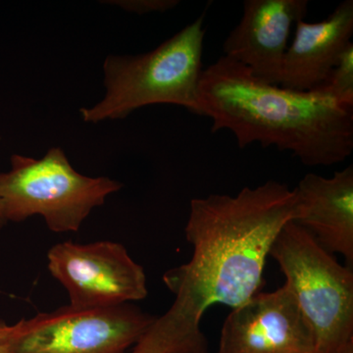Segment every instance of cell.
Returning a JSON list of instances; mask_svg holds the SVG:
<instances>
[{
    "mask_svg": "<svg viewBox=\"0 0 353 353\" xmlns=\"http://www.w3.org/2000/svg\"><path fill=\"white\" fill-rule=\"evenodd\" d=\"M203 23L204 14L145 54L106 58V94L92 108H81L83 122L124 119L132 111L152 104H174L201 115Z\"/></svg>",
    "mask_w": 353,
    "mask_h": 353,
    "instance_id": "cell-3",
    "label": "cell"
},
{
    "mask_svg": "<svg viewBox=\"0 0 353 353\" xmlns=\"http://www.w3.org/2000/svg\"><path fill=\"white\" fill-rule=\"evenodd\" d=\"M353 1L341 2L326 19L296 24L283 63L280 87L308 92L319 85L352 43Z\"/></svg>",
    "mask_w": 353,
    "mask_h": 353,
    "instance_id": "cell-11",
    "label": "cell"
},
{
    "mask_svg": "<svg viewBox=\"0 0 353 353\" xmlns=\"http://www.w3.org/2000/svg\"><path fill=\"white\" fill-rule=\"evenodd\" d=\"M312 90L353 110V43H350L323 82Z\"/></svg>",
    "mask_w": 353,
    "mask_h": 353,
    "instance_id": "cell-12",
    "label": "cell"
},
{
    "mask_svg": "<svg viewBox=\"0 0 353 353\" xmlns=\"http://www.w3.org/2000/svg\"><path fill=\"white\" fill-rule=\"evenodd\" d=\"M307 0H245L243 17L223 44L224 57L259 80L280 85L292 28L305 19Z\"/></svg>",
    "mask_w": 353,
    "mask_h": 353,
    "instance_id": "cell-9",
    "label": "cell"
},
{
    "mask_svg": "<svg viewBox=\"0 0 353 353\" xmlns=\"http://www.w3.org/2000/svg\"><path fill=\"white\" fill-rule=\"evenodd\" d=\"M48 261L51 276L66 290L72 307H115L148 296L145 270L119 243L64 241L48 250Z\"/></svg>",
    "mask_w": 353,
    "mask_h": 353,
    "instance_id": "cell-7",
    "label": "cell"
},
{
    "mask_svg": "<svg viewBox=\"0 0 353 353\" xmlns=\"http://www.w3.org/2000/svg\"><path fill=\"white\" fill-rule=\"evenodd\" d=\"M294 202V190L276 181L234 196L192 199L185 229L192 257L163 276L175 301L130 353H209L202 318L216 304L240 307L260 292L267 257L292 221Z\"/></svg>",
    "mask_w": 353,
    "mask_h": 353,
    "instance_id": "cell-1",
    "label": "cell"
},
{
    "mask_svg": "<svg viewBox=\"0 0 353 353\" xmlns=\"http://www.w3.org/2000/svg\"><path fill=\"white\" fill-rule=\"evenodd\" d=\"M292 222L312 234L325 250L353 264V167L330 178L308 173L294 189Z\"/></svg>",
    "mask_w": 353,
    "mask_h": 353,
    "instance_id": "cell-10",
    "label": "cell"
},
{
    "mask_svg": "<svg viewBox=\"0 0 353 353\" xmlns=\"http://www.w3.org/2000/svg\"><path fill=\"white\" fill-rule=\"evenodd\" d=\"M122 187L78 173L63 150L52 148L41 159L12 155L10 171L0 173V201L6 222L39 215L51 232L63 234L78 232L92 209Z\"/></svg>",
    "mask_w": 353,
    "mask_h": 353,
    "instance_id": "cell-5",
    "label": "cell"
},
{
    "mask_svg": "<svg viewBox=\"0 0 353 353\" xmlns=\"http://www.w3.org/2000/svg\"><path fill=\"white\" fill-rule=\"evenodd\" d=\"M216 353H314V340L287 285L259 292L228 315Z\"/></svg>",
    "mask_w": 353,
    "mask_h": 353,
    "instance_id": "cell-8",
    "label": "cell"
},
{
    "mask_svg": "<svg viewBox=\"0 0 353 353\" xmlns=\"http://www.w3.org/2000/svg\"><path fill=\"white\" fill-rule=\"evenodd\" d=\"M199 105L212 120L211 131L233 132L240 148L275 146L312 167L341 163L352 153L353 110L314 90L263 82L226 57L202 71Z\"/></svg>",
    "mask_w": 353,
    "mask_h": 353,
    "instance_id": "cell-2",
    "label": "cell"
},
{
    "mask_svg": "<svg viewBox=\"0 0 353 353\" xmlns=\"http://www.w3.org/2000/svg\"><path fill=\"white\" fill-rule=\"evenodd\" d=\"M154 320L132 303L63 306L20 320L12 353H130Z\"/></svg>",
    "mask_w": 353,
    "mask_h": 353,
    "instance_id": "cell-6",
    "label": "cell"
},
{
    "mask_svg": "<svg viewBox=\"0 0 353 353\" xmlns=\"http://www.w3.org/2000/svg\"><path fill=\"white\" fill-rule=\"evenodd\" d=\"M6 220L4 219L3 213H2L1 201H0V228L6 224Z\"/></svg>",
    "mask_w": 353,
    "mask_h": 353,
    "instance_id": "cell-15",
    "label": "cell"
},
{
    "mask_svg": "<svg viewBox=\"0 0 353 353\" xmlns=\"http://www.w3.org/2000/svg\"><path fill=\"white\" fill-rule=\"evenodd\" d=\"M314 340V353H353V273L312 234L287 223L269 252Z\"/></svg>",
    "mask_w": 353,
    "mask_h": 353,
    "instance_id": "cell-4",
    "label": "cell"
},
{
    "mask_svg": "<svg viewBox=\"0 0 353 353\" xmlns=\"http://www.w3.org/2000/svg\"><path fill=\"white\" fill-rule=\"evenodd\" d=\"M118 6L128 11L138 14L150 12H165L170 10L179 4L176 0H132V1H119Z\"/></svg>",
    "mask_w": 353,
    "mask_h": 353,
    "instance_id": "cell-13",
    "label": "cell"
},
{
    "mask_svg": "<svg viewBox=\"0 0 353 353\" xmlns=\"http://www.w3.org/2000/svg\"><path fill=\"white\" fill-rule=\"evenodd\" d=\"M17 330V323L9 326L6 323L0 322V353H12L13 343Z\"/></svg>",
    "mask_w": 353,
    "mask_h": 353,
    "instance_id": "cell-14",
    "label": "cell"
}]
</instances>
